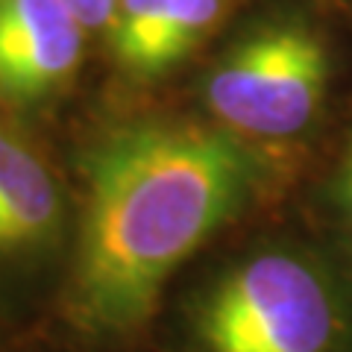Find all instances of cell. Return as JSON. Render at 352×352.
Here are the masks:
<instances>
[{
  "instance_id": "8992f818",
  "label": "cell",
  "mask_w": 352,
  "mask_h": 352,
  "mask_svg": "<svg viewBox=\"0 0 352 352\" xmlns=\"http://www.w3.org/2000/svg\"><path fill=\"white\" fill-rule=\"evenodd\" d=\"M173 0H118L109 36L118 65L132 76H153V53Z\"/></svg>"
},
{
  "instance_id": "6da1fadb",
  "label": "cell",
  "mask_w": 352,
  "mask_h": 352,
  "mask_svg": "<svg viewBox=\"0 0 352 352\" xmlns=\"http://www.w3.org/2000/svg\"><path fill=\"white\" fill-rule=\"evenodd\" d=\"M85 208L71 314L88 335H126L156 308L170 273L247 206L256 156L191 120H135L85 156Z\"/></svg>"
},
{
  "instance_id": "7a4b0ae2",
  "label": "cell",
  "mask_w": 352,
  "mask_h": 352,
  "mask_svg": "<svg viewBox=\"0 0 352 352\" xmlns=\"http://www.w3.org/2000/svg\"><path fill=\"white\" fill-rule=\"evenodd\" d=\"M338 329V302L323 273L282 250L229 270L197 320L208 352H332Z\"/></svg>"
},
{
  "instance_id": "277c9868",
  "label": "cell",
  "mask_w": 352,
  "mask_h": 352,
  "mask_svg": "<svg viewBox=\"0 0 352 352\" xmlns=\"http://www.w3.org/2000/svg\"><path fill=\"white\" fill-rule=\"evenodd\" d=\"M59 188L50 168L24 141L0 164V252L36 247L59 223Z\"/></svg>"
},
{
  "instance_id": "52a82bcc",
  "label": "cell",
  "mask_w": 352,
  "mask_h": 352,
  "mask_svg": "<svg viewBox=\"0 0 352 352\" xmlns=\"http://www.w3.org/2000/svg\"><path fill=\"white\" fill-rule=\"evenodd\" d=\"M220 9H223V0H173L168 24L153 53V76L168 74L173 65L188 59L197 44L217 24Z\"/></svg>"
},
{
  "instance_id": "5b68a950",
  "label": "cell",
  "mask_w": 352,
  "mask_h": 352,
  "mask_svg": "<svg viewBox=\"0 0 352 352\" xmlns=\"http://www.w3.org/2000/svg\"><path fill=\"white\" fill-rule=\"evenodd\" d=\"M82 27L71 24L47 36L18 44L0 53V91L15 100L36 97L62 85L80 65L82 53Z\"/></svg>"
},
{
  "instance_id": "9c48e42d",
  "label": "cell",
  "mask_w": 352,
  "mask_h": 352,
  "mask_svg": "<svg viewBox=\"0 0 352 352\" xmlns=\"http://www.w3.org/2000/svg\"><path fill=\"white\" fill-rule=\"evenodd\" d=\"M15 135H12V132H6L3 126H0V164H3V159H6V153L9 150H12V144H15Z\"/></svg>"
},
{
  "instance_id": "ba28073f",
  "label": "cell",
  "mask_w": 352,
  "mask_h": 352,
  "mask_svg": "<svg viewBox=\"0 0 352 352\" xmlns=\"http://www.w3.org/2000/svg\"><path fill=\"white\" fill-rule=\"evenodd\" d=\"M82 30H106L112 24L118 0H65Z\"/></svg>"
},
{
  "instance_id": "30bf717a",
  "label": "cell",
  "mask_w": 352,
  "mask_h": 352,
  "mask_svg": "<svg viewBox=\"0 0 352 352\" xmlns=\"http://www.w3.org/2000/svg\"><path fill=\"white\" fill-rule=\"evenodd\" d=\"M344 191H346V203L352 208V150H349V159H346V173H344Z\"/></svg>"
},
{
  "instance_id": "3957f363",
  "label": "cell",
  "mask_w": 352,
  "mask_h": 352,
  "mask_svg": "<svg viewBox=\"0 0 352 352\" xmlns=\"http://www.w3.org/2000/svg\"><path fill=\"white\" fill-rule=\"evenodd\" d=\"M329 82L323 38L305 24H264L235 41L206 85L208 109L232 132L288 138L314 120Z\"/></svg>"
}]
</instances>
